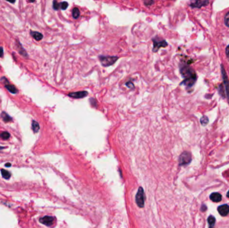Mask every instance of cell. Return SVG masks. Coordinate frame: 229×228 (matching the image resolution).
Masks as SVG:
<instances>
[{
	"label": "cell",
	"instance_id": "obj_5",
	"mask_svg": "<svg viewBox=\"0 0 229 228\" xmlns=\"http://www.w3.org/2000/svg\"><path fill=\"white\" fill-rule=\"evenodd\" d=\"M191 161H192V157H191L190 153L185 151L182 153L179 158L180 165L183 166L188 165L191 162Z\"/></svg>",
	"mask_w": 229,
	"mask_h": 228
},
{
	"label": "cell",
	"instance_id": "obj_28",
	"mask_svg": "<svg viewBox=\"0 0 229 228\" xmlns=\"http://www.w3.org/2000/svg\"><path fill=\"white\" fill-rule=\"evenodd\" d=\"M226 197H227L228 198H229V190H228V191L227 192V194H226Z\"/></svg>",
	"mask_w": 229,
	"mask_h": 228
},
{
	"label": "cell",
	"instance_id": "obj_7",
	"mask_svg": "<svg viewBox=\"0 0 229 228\" xmlns=\"http://www.w3.org/2000/svg\"><path fill=\"white\" fill-rule=\"evenodd\" d=\"M88 92L86 91H79L76 93H71L68 94V96L74 98H83L88 95Z\"/></svg>",
	"mask_w": 229,
	"mask_h": 228
},
{
	"label": "cell",
	"instance_id": "obj_27",
	"mask_svg": "<svg viewBox=\"0 0 229 228\" xmlns=\"http://www.w3.org/2000/svg\"><path fill=\"white\" fill-rule=\"evenodd\" d=\"M153 3H154V1H149L150 4H152ZM145 4L147 5V6H148V3H147V2H145Z\"/></svg>",
	"mask_w": 229,
	"mask_h": 228
},
{
	"label": "cell",
	"instance_id": "obj_15",
	"mask_svg": "<svg viewBox=\"0 0 229 228\" xmlns=\"http://www.w3.org/2000/svg\"><path fill=\"white\" fill-rule=\"evenodd\" d=\"M32 130L34 132H38L40 130V125L35 120H33L32 123Z\"/></svg>",
	"mask_w": 229,
	"mask_h": 228
},
{
	"label": "cell",
	"instance_id": "obj_29",
	"mask_svg": "<svg viewBox=\"0 0 229 228\" xmlns=\"http://www.w3.org/2000/svg\"><path fill=\"white\" fill-rule=\"evenodd\" d=\"M6 166H11V164H9V163H8V164H6Z\"/></svg>",
	"mask_w": 229,
	"mask_h": 228
},
{
	"label": "cell",
	"instance_id": "obj_21",
	"mask_svg": "<svg viewBox=\"0 0 229 228\" xmlns=\"http://www.w3.org/2000/svg\"><path fill=\"white\" fill-rule=\"evenodd\" d=\"M225 23L226 26L229 28V12L226 14L225 17Z\"/></svg>",
	"mask_w": 229,
	"mask_h": 228
},
{
	"label": "cell",
	"instance_id": "obj_25",
	"mask_svg": "<svg viewBox=\"0 0 229 228\" xmlns=\"http://www.w3.org/2000/svg\"><path fill=\"white\" fill-rule=\"evenodd\" d=\"M226 56H227L228 59L229 60V45L227 47H226Z\"/></svg>",
	"mask_w": 229,
	"mask_h": 228
},
{
	"label": "cell",
	"instance_id": "obj_6",
	"mask_svg": "<svg viewBox=\"0 0 229 228\" xmlns=\"http://www.w3.org/2000/svg\"><path fill=\"white\" fill-rule=\"evenodd\" d=\"M54 217L52 216H44L42 217V218L40 219V221L42 223V224H44L47 226H50L52 225L54 222Z\"/></svg>",
	"mask_w": 229,
	"mask_h": 228
},
{
	"label": "cell",
	"instance_id": "obj_2",
	"mask_svg": "<svg viewBox=\"0 0 229 228\" xmlns=\"http://www.w3.org/2000/svg\"><path fill=\"white\" fill-rule=\"evenodd\" d=\"M118 58H119L117 57V56H99V60H100V62H101L102 65L105 66V67H107V66L113 65V64L117 62Z\"/></svg>",
	"mask_w": 229,
	"mask_h": 228
},
{
	"label": "cell",
	"instance_id": "obj_17",
	"mask_svg": "<svg viewBox=\"0 0 229 228\" xmlns=\"http://www.w3.org/2000/svg\"><path fill=\"white\" fill-rule=\"evenodd\" d=\"M1 171L2 176H3L4 178H5L6 179H9L10 176H11V174H10L9 171H7V170H5V169H1Z\"/></svg>",
	"mask_w": 229,
	"mask_h": 228
},
{
	"label": "cell",
	"instance_id": "obj_12",
	"mask_svg": "<svg viewBox=\"0 0 229 228\" xmlns=\"http://www.w3.org/2000/svg\"><path fill=\"white\" fill-rule=\"evenodd\" d=\"M5 87L8 90L9 93L12 94H16L17 93V89L14 85H11V84H5Z\"/></svg>",
	"mask_w": 229,
	"mask_h": 228
},
{
	"label": "cell",
	"instance_id": "obj_10",
	"mask_svg": "<svg viewBox=\"0 0 229 228\" xmlns=\"http://www.w3.org/2000/svg\"><path fill=\"white\" fill-rule=\"evenodd\" d=\"M30 35H31L36 41L41 40L43 38V35L41 34V33L38 32H34L31 30V31H30Z\"/></svg>",
	"mask_w": 229,
	"mask_h": 228
},
{
	"label": "cell",
	"instance_id": "obj_13",
	"mask_svg": "<svg viewBox=\"0 0 229 228\" xmlns=\"http://www.w3.org/2000/svg\"><path fill=\"white\" fill-rule=\"evenodd\" d=\"M1 116L2 119H3V120L5 122H10L12 120V118L10 116H9V115L5 112H2Z\"/></svg>",
	"mask_w": 229,
	"mask_h": 228
},
{
	"label": "cell",
	"instance_id": "obj_19",
	"mask_svg": "<svg viewBox=\"0 0 229 228\" xmlns=\"http://www.w3.org/2000/svg\"><path fill=\"white\" fill-rule=\"evenodd\" d=\"M60 4V8L63 10H65L68 6V4L67 1H62Z\"/></svg>",
	"mask_w": 229,
	"mask_h": 228
},
{
	"label": "cell",
	"instance_id": "obj_1",
	"mask_svg": "<svg viewBox=\"0 0 229 228\" xmlns=\"http://www.w3.org/2000/svg\"><path fill=\"white\" fill-rule=\"evenodd\" d=\"M180 72H181L183 77L185 78V80L182 84H185V86L187 87L192 86L194 84L196 79V76L194 70L189 66H184L181 68Z\"/></svg>",
	"mask_w": 229,
	"mask_h": 228
},
{
	"label": "cell",
	"instance_id": "obj_23",
	"mask_svg": "<svg viewBox=\"0 0 229 228\" xmlns=\"http://www.w3.org/2000/svg\"><path fill=\"white\" fill-rule=\"evenodd\" d=\"M126 85L127 86V87H129V88H134V85L133 84L131 83V82H128V83H126Z\"/></svg>",
	"mask_w": 229,
	"mask_h": 228
},
{
	"label": "cell",
	"instance_id": "obj_3",
	"mask_svg": "<svg viewBox=\"0 0 229 228\" xmlns=\"http://www.w3.org/2000/svg\"><path fill=\"white\" fill-rule=\"evenodd\" d=\"M152 41L154 42V47H153V52H157L161 47L165 48L167 46V43L166 42V41L160 40V38L157 36L153 38Z\"/></svg>",
	"mask_w": 229,
	"mask_h": 228
},
{
	"label": "cell",
	"instance_id": "obj_4",
	"mask_svg": "<svg viewBox=\"0 0 229 228\" xmlns=\"http://www.w3.org/2000/svg\"><path fill=\"white\" fill-rule=\"evenodd\" d=\"M136 203L138 207H144V203H145V193L143 189L140 187L138 189V191L136 194Z\"/></svg>",
	"mask_w": 229,
	"mask_h": 228
},
{
	"label": "cell",
	"instance_id": "obj_14",
	"mask_svg": "<svg viewBox=\"0 0 229 228\" xmlns=\"http://www.w3.org/2000/svg\"><path fill=\"white\" fill-rule=\"evenodd\" d=\"M216 219L215 217L212 216H210L208 218V223L209 224V228H214V225L215 224Z\"/></svg>",
	"mask_w": 229,
	"mask_h": 228
},
{
	"label": "cell",
	"instance_id": "obj_9",
	"mask_svg": "<svg viewBox=\"0 0 229 228\" xmlns=\"http://www.w3.org/2000/svg\"><path fill=\"white\" fill-rule=\"evenodd\" d=\"M210 199L214 202L218 203L222 200V195L219 193H212L210 195Z\"/></svg>",
	"mask_w": 229,
	"mask_h": 228
},
{
	"label": "cell",
	"instance_id": "obj_11",
	"mask_svg": "<svg viewBox=\"0 0 229 228\" xmlns=\"http://www.w3.org/2000/svg\"><path fill=\"white\" fill-rule=\"evenodd\" d=\"M208 4V2L207 1H195V2H193V3H192V4H191V6L192 7H200L201 6H205V5H207Z\"/></svg>",
	"mask_w": 229,
	"mask_h": 228
},
{
	"label": "cell",
	"instance_id": "obj_26",
	"mask_svg": "<svg viewBox=\"0 0 229 228\" xmlns=\"http://www.w3.org/2000/svg\"><path fill=\"white\" fill-rule=\"evenodd\" d=\"M207 206H206L205 205H202V207H201V211H206V210H207Z\"/></svg>",
	"mask_w": 229,
	"mask_h": 228
},
{
	"label": "cell",
	"instance_id": "obj_24",
	"mask_svg": "<svg viewBox=\"0 0 229 228\" xmlns=\"http://www.w3.org/2000/svg\"><path fill=\"white\" fill-rule=\"evenodd\" d=\"M3 56H4V50H3V48L0 46V57L3 58Z\"/></svg>",
	"mask_w": 229,
	"mask_h": 228
},
{
	"label": "cell",
	"instance_id": "obj_22",
	"mask_svg": "<svg viewBox=\"0 0 229 228\" xmlns=\"http://www.w3.org/2000/svg\"><path fill=\"white\" fill-rule=\"evenodd\" d=\"M200 121H201V123H202L204 125H205V124H207L208 123V118L207 117H204L202 118V119H201Z\"/></svg>",
	"mask_w": 229,
	"mask_h": 228
},
{
	"label": "cell",
	"instance_id": "obj_20",
	"mask_svg": "<svg viewBox=\"0 0 229 228\" xmlns=\"http://www.w3.org/2000/svg\"><path fill=\"white\" fill-rule=\"evenodd\" d=\"M53 8L55 10H58L60 8V4L58 3V1H54L53 2Z\"/></svg>",
	"mask_w": 229,
	"mask_h": 228
},
{
	"label": "cell",
	"instance_id": "obj_8",
	"mask_svg": "<svg viewBox=\"0 0 229 228\" xmlns=\"http://www.w3.org/2000/svg\"><path fill=\"white\" fill-rule=\"evenodd\" d=\"M218 211L220 216H226L229 214V206L228 205H222L218 207Z\"/></svg>",
	"mask_w": 229,
	"mask_h": 228
},
{
	"label": "cell",
	"instance_id": "obj_16",
	"mask_svg": "<svg viewBox=\"0 0 229 228\" xmlns=\"http://www.w3.org/2000/svg\"><path fill=\"white\" fill-rule=\"evenodd\" d=\"M72 13V17L75 19L78 18V17H79L80 15V12L79 11V9H78L77 7H75V8H73Z\"/></svg>",
	"mask_w": 229,
	"mask_h": 228
},
{
	"label": "cell",
	"instance_id": "obj_18",
	"mask_svg": "<svg viewBox=\"0 0 229 228\" xmlns=\"http://www.w3.org/2000/svg\"><path fill=\"white\" fill-rule=\"evenodd\" d=\"M0 137L4 140H7L10 137V135L8 132H2L0 133Z\"/></svg>",
	"mask_w": 229,
	"mask_h": 228
}]
</instances>
